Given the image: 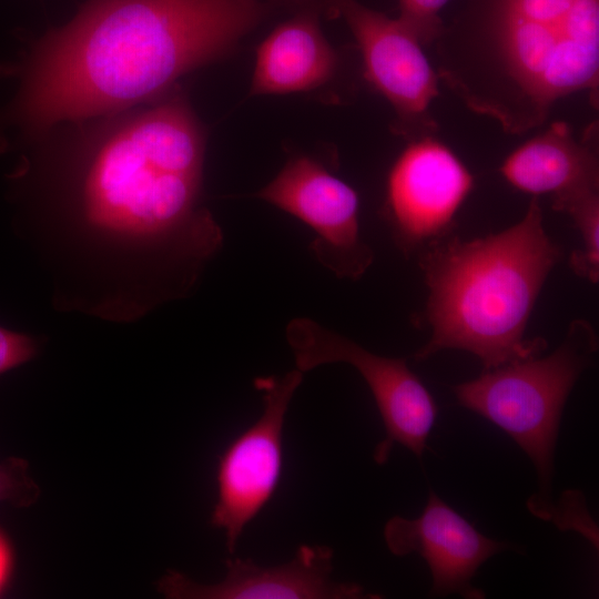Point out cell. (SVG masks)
Instances as JSON below:
<instances>
[{
	"label": "cell",
	"instance_id": "6da1fadb",
	"mask_svg": "<svg viewBox=\"0 0 599 599\" xmlns=\"http://www.w3.org/2000/svg\"><path fill=\"white\" fill-rule=\"evenodd\" d=\"M264 16L261 0H88L16 69L4 120L39 135L156 100L227 54Z\"/></svg>",
	"mask_w": 599,
	"mask_h": 599
},
{
	"label": "cell",
	"instance_id": "7a4b0ae2",
	"mask_svg": "<svg viewBox=\"0 0 599 599\" xmlns=\"http://www.w3.org/2000/svg\"><path fill=\"white\" fill-rule=\"evenodd\" d=\"M73 142V199L102 234L167 250L192 268L222 246L200 206L204 136L181 93L97 118Z\"/></svg>",
	"mask_w": 599,
	"mask_h": 599
},
{
	"label": "cell",
	"instance_id": "3957f363",
	"mask_svg": "<svg viewBox=\"0 0 599 599\" xmlns=\"http://www.w3.org/2000/svg\"><path fill=\"white\" fill-rule=\"evenodd\" d=\"M438 40V78L508 133L573 93L598 104L599 0H484L471 26Z\"/></svg>",
	"mask_w": 599,
	"mask_h": 599
},
{
	"label": "cell",
	"instance_id": "277c9868",
	"mask_svg": "<svg viewBox=\"0 0 599 599\" xmlns=\"http://www.w3.org/2000/svg\"><path fill=\"white\" fill-rule=\"evenodd\" d=\"M562 248L544 227L537 196L525 216L498 233L471 241L443 238L419 257L428 297L425 361L444 349L477 356L486 370L541 354L544 338L526 339L528 321Z\"/></svg>",
	"mask_w": 599,
	"mask_h": 599
},
{
	"label": "cell",
	"instance_id": "5b68a950",
	"mask_svg": "<svg viewBox=\"0 0 599 599\" xmlns=\"http://www.w3.org/2000/svg\"><path fill=\"white\" fill-rule=\"evenodd\" d=\"M597 349L592 325L582 318L573 319L551 354L488 369L453 387L463 407L497 425L529 456L540 487L529 507L540 517L550 514L554 454L564 406Z\"/></svg>",
	"mask_w": 599,
	"mask_h": 599
},
{
	"label": "cell",
	"instance_id": "8992f818",
	"mask_svg": "<svg viewBox=\"0 0 599 599\" xmlns=\"http://www.w3.org/2000/svg\"><path fill=\"white\" fill-rule=\"evenodd\" d=\"M285 334L296 368L301 372L344 363L362 375L374 396L386 432L385 438L374 450L377 464L388 459L395 443L422 457L438 407L404 358L374 354L307 317L293 318Z\"/></svg>",
	"mask_w": 599,
	"mask_h": 599
},
{
	"label": "cell",
	"instance_id": "52a82bcc",
	"mask_svg": "<svg viewBox=\"0 0 599 599\" xmlns=\"http://www.w3.org/2000/svg\"><path fill=\"white\" fill-rule=\"evenodd\" d=\"M303 375L295 368L283 376L256 377L254 386L262 393V414L219 457L216 502L210 524L223 530L230 554H234L246 526L277 489L283 469L286 413Z\"/></svg>",
	"mask_w": 599,
	"mask_h": 599
},
{
	"label": "cell",
	"instance_id": "ba28073f",
	"mask_svg": "<svg viewBox=\"0 0 599 599\" xmlns=\"http://www.w3.org/2000/svg\"><path fill=\"white\" fill-rule=\"evenodd\" d=\"M256 197L297 217L315 233L317 261L339 278L358 280L374 261L359 231L356 191L317 160L292 158Z\"/></svg>",
	"mask_w": 599,
	"mask_h": 599
},
{
	"label": "cell",
	"instance_id": "9c48e42d",
	"mask_svg": "<svg viewBox=\"0 0 599 599\" xmlns=\"http://www.w3.org/2000/svg\"><path fill=\"white\" fill-rule=\"evenodd\" d=\"M328 3L344 18L358 43L365 78L394 108L397 133L415 140L430 136L437 125L429 106L439 93V78L422 43L398 19L356 0Z\"/></svg>",
	"mask_w": 599,
	"mask_h": 599
},
{
	"label": "cell",
	"instance_id": "30bf717a",
	"mask_svg": "<svg viewBox=\"0 0 599 599\" xmlns=\"http://www.w3.org/2000/svg\"><path fill=\"white\" fill-rule=\"evenodd\" d=\"M473 186L450 149L432 136L414 140L387 177L385 212L398 247L412 254L445 238Z\"/></svg>",
	"mask_w": 599,
	"mask_h": 599
},
{
	"label": "cell",
	"instance_id": "8fae6325",
	"mask_svg": "<svg viewBox=\"0 0 599 599\" xmlns=\"http://www.w3.org/2000/svg\"><path fill=\"white\" fill-rule=\"evenodd\" d=\"M333 550L327 546H301L294 558L277 566H260L251 559H227L226 573L217 583H197L169 570L158 590L173 599H357L378 598L357 583L331 578Z\"/></svg>",
	"mask_w": 599,
	"mask_h": 599
},
{
	"label": "cell",
	"instance_id": "7c38bea8",
	"mask_svg": "<svg viewBox=\"0 0 599 599\" xmlns=\"http://www.w3.org/2000/svg\"><path fill=\"white\" fill-rule=\"evenodd\" d=\"M384 538L392 554L416 552L426 560L433 577L432 596L484 598L471 585L476 571L491 556L511 548L484 536L432 489L422 515L416 519L392 517Z\"/></svg>",
	"mask_w": 599,
	"mask_h": 599
},
{
	"label": "cell",
	"instance_id": "4fadbf2b",
	"mask_svg": "<svg viewBox=\"0 0 599 599\" xmlns=\"http://www.w3.org/2000/svg\"><path fill=\"white\" fill-rule=\"evenodd\" d=\"M590 129L577 140L566 122H554L548 130L525 142L500 166L504 179L515 189L532 194H551L552 207L599 191L598 148Z\"/></svg>",
	"mask_w": 599,
	"mask_h": 599
},
{
	"label": "cell",
	"instance_id": "5bb4252c",
	"mask_svg": "<svg viewBox=\"0 0 599 599\" xmlns=\"http://www.w3.org/2000/svg\"><path fill=\"white\" fill-rule=\"evenodd\" d=\"M337 55L314 14L296 16L276 27L260 44L251 95L315 89L335 73Z\"/></svg>",
	"mask_w": 599,
	"mask_h": 599
},
{
	"label": "cell",
	"instance_id": "9a60e30c",
	"mask_svg": "<svg viewBox=\"0 0 599 599\" xmlns=\"http://www.w3.org/2000/svg\"><path fill=\"white\" fill-rule=\"evenodd\" d=\"M559 212L568 214L581 237L569 265L575 274L597 284L599 281V191L590 192L566 203Z\"/></svg>",
	"mask_w": 599,
	"mask_h": 599
},
{
	"label": "cell",
	"instance_id": "2e32d148",
	"mask_svg": "<svg viewBox=\"0 0 599 599\" xmlns=\"http://www.w3.org/2000/svg\"><path fill=\"white\" fill-rule=\"evenodd\" d=\"M449 0H399L398 20L422 45L437 40L444 32L439 12Z\"/></svg>",
	"mask_w": 599,
	"mask_h": 599
},
{
	"label": "cell",
	"instance_id": "e0dca14e",
	"mask_svg": "<svg viewBox=\"0 0 599 599\" xmlns=\"http://www.w3.org/2000/svg\"><path fill=\"white\" fill-rule=\"evenodd\" d=\"M27 460L10 457L0 463V502L16 507H29L39 496L40 489L28 475Z\"/></svg>",
	"mask_w": 599,
	"mask_h": 599
},
{
	"label": "cell",
	"instance_id": "ac0fdd59",
	"mask_svg": "<svg viewBox=\"0 0 599 599\" xmlns=\"http://www.w3.org/2000/svg\"><path fill=\"white\" fill-rule=\"evenodd\" d=\"M38 349L35 338L0 326V374L31 361Z\"/></svg>",
	"mask_w": 599,
	"mask_h": 599
},
{
	"label": "cell",
	"instance_id": "d6986e66",
	"mask_svg": "<svg viewBox=\"0 0 599 599\" xmlns=\"http://www.w3.org/2000/svg\"><path fill=\"white\" fill-rule=\"evenodd\" d=\"M12 550L6 539V537L0 531V593L4 589L12 571Z\"/></svg>",
	"mask_w": 599,
	"mask_h": 599
}]
</instances>
